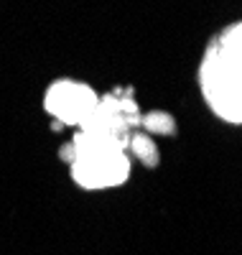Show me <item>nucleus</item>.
Masks as SVG:
<instances>
[{
	"mask_svg": "<svg viewBox=\"0 0 242 255\" xmlns=\"http://www.w3.org/2000/svg\"><path fill=\"white\" fill-rule=\"evenodd\" d=\"M202 90L222 120L242 123V23L227 28L207 51Z\"/></svg>",
	"mask_w": 242,
	"mask_h": 255,
	"instance_id": "obj_1",
	"label": "nucleus"
},
{
	"mask_svg": "<svg viewBox=\"0 0 242 255\" xmlns=\"http://www.w3.org/2000/svg\"><path fill=\"white\" fill-rule=\"evenodd\" d=\"M74 179L84 189H107L118 186L130 174V161L125 151H107V153H87L74 161Z\"/></svg>",
	"mask_w": 242,
	"mask_h": 255,
	"instance_id": "obj_2",
	"label": "nucleus"
},
{
	"mask_svg": "<svg viewBox=\"0 0 242 255\" xmlns=\"http://www.w3.org/2000/svg\"><path fill=\"white\" fill-rule=\"evenodd\" d=\"M100 97L79 82H56L46 95V110L69 125H84L97 110Z\"/></svg>",
	"mask_w": 242,
	"mask_h": 255,
	"instance_id": "obj_3",
	"label": "nucleus"
},
{
	"mask_svg": "<svg viewBox=\"0 0 242 255\" xmlns=\"http://www.w3.org/2000/svg\"><path fill=\"white\" fill-rule=\"evenodd\" d=\"M130 148L135 151V156H140V161H145L148 166H156L158 161V148L148 135H130Z\"/></svg>",
	"mask_w": 242,
	"mask_h": 255,
	"instance_id": "obj_4",
	"label": "nucleus"
},
{
	"mask_svg": "<svg viewBox=\"0 0 242 255\" xmlns=\"http://www.w3.org/2000/svg\"><path fill=\"white\" fill-rule=\"evenodd\" d=\"M140 123L153 133H173V120L168 115H161V113H150V115H143Z\"/></svg>",
	"mask_w": 242,
	"mask_h": 255,
	"instance_id": "obj_5",
	"label": "nucleus"
}]
</instances>
